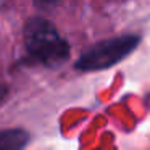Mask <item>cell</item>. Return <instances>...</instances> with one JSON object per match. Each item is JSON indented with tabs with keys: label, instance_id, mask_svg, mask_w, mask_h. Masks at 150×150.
<instances>
[{
	"label": "cell",
	"instance_id": "cell-3",
	"mask_svg": "<svg viewBox=\"0 0 150 150\" xmlns=\"http://www.w3.org/2000/svg\"><path fill=\"white\" fill-rule=\"evenodd\" d=\"M29 140V134L23 129L0 131V150H18L23 149Z\"/></svg>",
	"mask_w": 150,
	"mask_h": 150
},
{
	"label": "cell",
	"instance_id": "cell-4",
	"mask_svg": "<svg viewBox=\"0 0 150 150\" xmlns=\"http://www.w3.org/2000/svg\"><path fill=\"white\" fill-rule=\"evenodd\" d=\"M58 0H34V5L39 8H49V7H53Z\"/></svg>",
	"mask_w": 150,
	"mask_h": 150
},
{
	"label": "cell",
	"instance_id": "cell-1",
	"mask_svg": "<svg viewBox=\"0 0 150 150\" xmlns=\"http://www.w3.org/2000/svg\"><path fill=\"white\" fill-rule=\"evenodd\" d=\"M24 47L34 62L55 68L69 58V44L44 18H33L24 26Z\"/></svg>",
	"mask_w": 150,
	"mask_h": 150
},
{
	"label": "cell",
	"instance_id": "cell-5",
	"mask_svg": "<svg viewBox=\"0 0 150 150\" xmlns=\"http://www.w3.org/2000/svg\"><path fill=\"white\" fill-rule=\"evenodd\" d=\"M7 94H8V89L5 87L4 84H0V103L5 100V97H7Z\"/></svg>",
	"mask_w": 150,
	"mask_h": 150
},
{
	"label": "cell",
	"instance_id": "cell-2",
	"mask_svg": "<svg viewBox=\"0 0 150 150\" xmlns=\"http://www.w3.org/2000/svg\"><path fill=\"white\" fill-rule=\"evenodd\" d=\"M140 42L139 36L126 34V36H118L111 39L100 40L98 44L87 49L79 60L76 62V69L79 71H100L107 69L110 66L120 63L127 55L137 49Z\"/></svg>",
	"mask_w": 150,
	"mask_h": 150
}]
</instances>
